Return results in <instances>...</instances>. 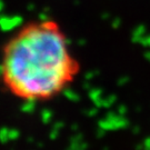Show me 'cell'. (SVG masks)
Returning <instances> with one entry per match:
<instances>
[{"instance_id":"obj_1","label":"cell","mask_w":150,"mask_h":150,"mask_svg":"<svg viewBox=\"0 0 150 150\" xmlns=\"http://www.w3.org/2000/svg\"><path fill=\"white\" fill-rule=\"evenodd\" d=\"M80 70L67 33L51 18L25 22L0 50V83L21 101L43 102L59 97Z\"/></svg>"}]
</instances>
